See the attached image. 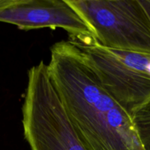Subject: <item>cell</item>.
<instances>
[{
  "label": "cell",
  "mask_w": 150,
  "mask_h": 150,
  "mask_svg": "<svg viewBox=\"0 0 150 150\" xmlns=\"http://www.w3.org/2000/svg\"><path fill=\"white\" fill-rule=\"evenodd\" d=\"M141 144L145 150H150V98L132 116Z\"/></svg>",
  "instance_id": "cell-5"
},
{
  "label": "cell",
  "mask_w": 150,
  "mask_h": 150,
  "mask_svg": "<svg viewBox=\"0 0 150 150\" xmlns=\"http://www.w3.org/2000/svg\"><path fill=\"white\" fill-rule=\"evenodd\" d=\"M47 67L85 150H145L132 117L101 86L80 48L69 40L56 42Z\"/></svg>",
  "instance_id": "cell-1"
},
{
  "label": "cell",
  "mask_w": 150,
  "mask_h": 150,
  "mask_svg": "<svg viewBox=\"0 0 150 150\" xmlns=\"http://www.w3.org/2000/svg\"><path fill=\"white\" fill-rule=\"evenodd\" d=\"M89 59L101 86L132 117L150 98V55L110 49L93 36L69 37Z\"/></svg>",
  "instance_id": "cell-3"
},
{
  "label": "cell",
  "mask_w": 150,
  "mask_h": 150,
  "mask_svg": "<svg viewBox=\"0 0 150 150\" xmlns=\"http://www.w3.org/2000/svg\"><path fill=\"white\" fill-rule=\"evenodd\" d=\"M0 21L22 30L60 28L69 37H94L89 25L67 0H0Z\"/></svg>",
  "instance_id": "cell-4"
},
{
  "label": "cell",
  "mask_w": 150,
  "mask_h": 150,
  "mask_svg": "<svg viewBox=\"0 0 150 150\" xmlns=\"http://www.w3.org/2000/svg\"><path fill=\"white\" fill-rule=\"evenodd\" d=\"M107 48L150 55V0H67Z\"/></svg>",
  "instance_id": "cell-2"
}]
</instances>
